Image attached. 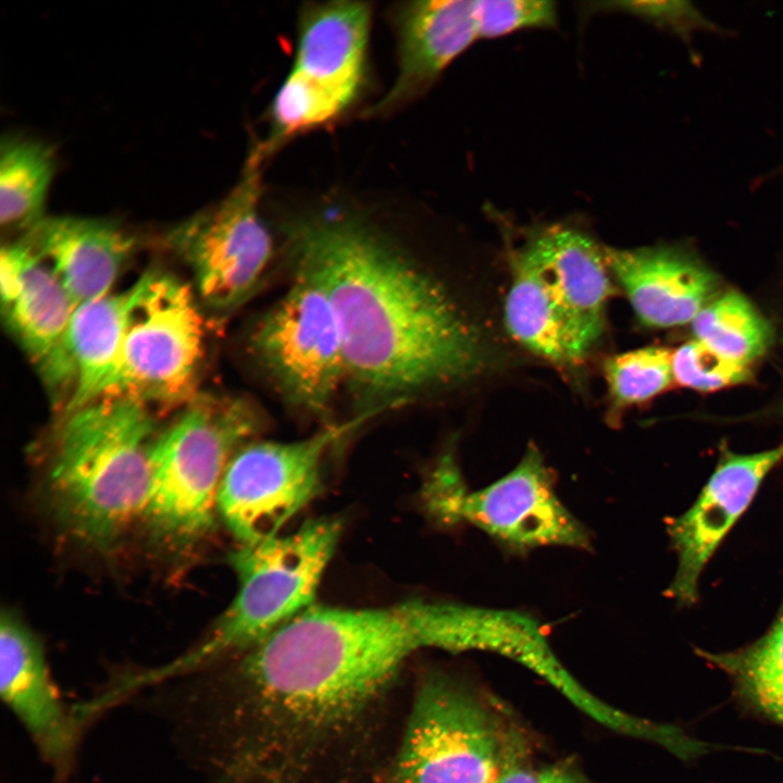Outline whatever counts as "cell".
<instances>
[{"mask_svg": "<svg viewBox=\"0 0 783 783\" xmlns=\"http://www.w3.org/2000/svg\"><path fill=\"white\" fill-rule=\"evenodd\" d=\"M418 651L413 626L393 608L321 605L235 656L197 693L219 783H341Z\"/></svg>", "mask_w": 783, "mask_h": 783, "instance_id": "cell-1", "label": "cell"}, {"mask_svg": "<svg viewBox=\"0 0 783 783\" xmlns=\"http://www.w3.org/2000/svg\"><path fill=\"white\" fill-rule=\"evenodd\" d=\"M284 233L296 273L315 282L335 311L346 381L373 408L485 365L480 331L447 290L364 220L312 214Z\"/></svg>", "mask_w": 783, "mask_h": 783, "instance_id": "cell-2", "label": "cell"}, {"mask_svg": "<svg viewBox=\"0 0 783 783\" xmlns=\"http://www.w3.org/2000/svg\"><path fill=\"white\" fill-rule=\"evenodd\" d=\"M157 436L151 408L128 397L103 396L62 415L42 481L71 539L105 551L141 519Z\"/></svg>", "mask_w": 783, "mask_h": 783, "instance_id": "cell-3", "label": "cell"}, {"mask_svg": "<svg viewBox=\"0 0 783 783\" xmlns=\"http://www.w3.org/2000/svg\"><path fill=\"white\" fill-rule=\"evenodd\" d=\"M511 261L509 333L552 363H581L604 331L612 291L604 248L581 229L556 223L531 231Z\"/></svg>", "mask_w": 783, "mask_h": 783, "instance_id": "cell-4", "label": "cell"}, {"mask_svg": "<svg viewBox=\"0 0 783 783\" xmlns=\"http://www.w3.org/2000/svg\"><path fill=\"white\" fill-rule=\"evenodd\" d=\"M343 523L321 518L231 555L238 589L208 635L173 661L136 674L139 687L192 674L259 644L310 608L340 539Z\"/></svg>", "mask_w": 783, "mask_h": 783, "instance_id": "cell-5", "label": "cell"}, {"mask_svg": "<svg viewBox=\"0 0 783 783\" xmlns=\"http://www.w3.org/2000/svg\"><path fill=\"white\" fill-rule=\"evenodd\" d=\"M261 427L260 411L250 400L198 394L158 433L141 517L157 544L183 552L209 535L226 467Z\"/></svg>", "mask_w": 783, "mask_h": 783, "instance_id": "cell-6", "label": "cell"}, {"mask_svg": "<svg viewBox=\"0 0 783 783\" xmlns=\"http://www.w3.org/2000/svg\"><path fill=\"white\" fill-rule=\"evenodd\" d=\"M424 498L436 521L473 525L511 552L549 546L591 548L589 533L560 501L554 473L534 445L511 471L476 490L469 489L448 452L432 472Z\"/></svg>", "mask_w": 783, "mask_h": 783, "instance_id": "cell-7", "label": "cell"}, {"mask_svg": "<svg viewBox=\"0 0 783 783\" xmlns=\"http://www.w3.org/2000/svg\"><path fill=\"white\" fill-rule=\"evenodd\" d=\"M512 723L461 680L432 671L420 680L390 783H493Z\"/></svg>", "mask_w": 783, "mask_h": 783, "instance_id": "cell-8", "label": "cell"}, {"mask_svg": "<svg viewBox=\"0 0 783 783\" xmlns=\"http://www.w3.org/2000/svg\"><path fill=\"white\" fill-rule=\"evenodd\" d=\"M371 9L359 1L302 9L293 67L271 107L266 156L287 139L324 125L355 101L364 75Z\"/></svg>", "mask_w": 783, "mask_h": 783, "instance_id": "cell-9", "label": "cell"}, {"mask_svg": "<svg viewBox=\"0 0 783 783\" xmlns=\"http://www.w3.org/2000/svg\"><path fill=\"white\" fill-rule=\"evenodd\" d=\"M203 357L204 324L190 287L149 272L101 397H128L150 408L185 407L198 395Z\"/></svg>", "mask_w": 783, "mask_h": 783, "instance_id": "cell-10", "label": "cell"}, {"mask_svg": "<svg viewBox=\"0 0 783 783\" xmlns=\"http://www.w3.org/2000/svg\"><path fill=\"white\" fill-rule=\"evenodd\" d=\"M262 145L248 157L234 188L216 204L170 229L166 248L190 269L201 300L225 313L250 297L273 254V241L259 213Z\"/></svg>", "mask_w": 783, "mask_h": 783, "instance_id": "cell-11", "label": "cell"}, {"mask_svg": "<svg viewBox=\"0 0 783 783\" xmlns=\"http://www.w3.org/2000/svg\"><path fill=\"white\" fill-rule=\"evenodd\" d=\"M378 411H363L296 442L243 445L229 460L217 495V514L239 545L277 536L320 493L323 461L331 447Z\"/></svg>", "mask_w": 783, "mask_h": 783, "instance_id": "cell-12", "label": "cell"}, {"mask_svg": "<svg viewBox=\"0 0 783 783\" xmlns=\"http://www.w3.org/2000/svg\"><path fill=\"white\" fill-rule=\"evenodd\" d=\"M251 350L284 398L325 413L346 381L343 339L324 290L296 273L287 293L257 324Z\"/></svg>", "mask_w": 783, "mask_h": 783, "instance_id": "cell-13", "label": "cell"}, {"mask_svg": "<svg viewBox=\"0 0 783 783\" xmlns=\"http://www.w3.org/2000/svg\"><path fill=\"white\" fill-rule=\"evenodd\" d=\"M545 9L537 0H424L398 9V73L370 113H387L428 86L481 39L540 28Z\"/></svg>", "mask_w": 783, "mask_h": 783, "instance_id": "cell-14", "label": "cell"}, {"mask_svg": "<svg viewBox=\"0 0 783 783\" xmlns=\"http://www.w3.org/2000/svg\"><path fill=\"white\" fill-rule=\"evenodd\" d=\"M0 294L10 331L53 396L65 398V407L75 381L69 348L75 303L50 268L20 240L1 249Z\"/></svg>", "mask_w": 783, "mask_h": 783, "instance_id": "cell-15", "label": "cell"}, {"mask_svg": "<svg viewBox=\"0 0 783 783\" xmlns=\"http://www.w3.org/2000/svg\"><path fill=\"white\" fill-rule=\"evenodd\" d=\"M783 459V443L754 453L721 448L717 465L693 505L669 519L678 557L666 594L681 606L697 600L699 577L728 532L748 508L765 477Z\"/></svg>", "mask_w": 783, "mask_h": 783, "instance_id": "cell-16", "label": "cell"}, {"mask_svg": "<svg viewBox=\"0 0 783 783\" xmlns=\"http://www.w3.org/2000/svg\"><path fill=\"white\" fill-rule=\"evenodd\" d=\"M0 694L44 759L65 773L82 723L60 697L41 642L11 611H3L0 622Z\"/></svg>", "mask_w": 783, "mask_h": 783, "instance_id": "cell-17", "label": "cell"}, {"mask_svg": "<svg viewBox=\"0 0 783 783\" xmlns=\"http://www.w3.org/2000/svg\"><path fill=\"white\" fill-rule=\"evenodd\" d=\"M609 271L641 322L650 327L692 323L718 295V279L696 258L668 246L604 247Z\"/></svg>", "mask_w": 783, "mask_h": 783, "instance_id": "cell-18", "label": "cell"}, {"mask_svg": "<svg viewBox=\"0 0 783 783\" xmlns=\"http://www.w3.org/2000/svg\"><path fill=\"white\" fill-rule=\"evenodd\" d=\"M23 239L50 268L75 306L111 293L136 239L111 220L45 216Z\"/></svg>", "mask_w": 783, "mask_h": 783, "instance_id": "cell-19", "label": "cell"}, {"mask_svg": "<svg viewBox=\"0 0 783 783\" xmlns=\"http://www.w3.org/2000/svg\"><path fill=\"white\" fill-rule=\"evenodd\" d=\"M146 281L147 273L123 291L110 293L75 308L69 332L75 381L62 415L103 395L115 371Z\"/></svg>", "mask_w": 783, "mask_h": 783, "instance_id": "cell-20", "label": "cell"}, {"mask_svg": "<svg viewBox=\"0 0 783 783\" xmlns=\"http://www.w3.org/2000/svg\"><path fill=\"white\" fill-rule=\"evenodd\" d=\"M55 170L51 147L8 136L0 149V220L3 228L27 232L44 217Z\"/></svg>", "mask_w": 783, "mask_h": 783, "instance_id": "cell-21", "label": "cell"}, {"mask_svg": "<svg viewBox=\"0 0 783 783\" xmlns=\"http://www.w3.org/2000/svg\"><path fill=\"white\" fill-rule=\"evenodd\" d=\"M696 652L724 671L748 703L783 722V602L767 632L749 645L731 651Z\"/></svg>", "mask_w": 783, "mask_h": 783, "instance_id": "cell-22", "label": "cell"}, {"mask_svg": "<svg viewBox=\"0 0 783 783\" xmlns=\"http://www.w3.org/2000/svg\"><path fill=\"white\" fill-rule=\"evenodd\" d=\"M691 324L696 340L747 366L766 352L772 338L766 319L735 290L717 295Z\"/></svg>", "mask_w": 783, "mask_h": 783, "instance_id": "cell-23", "label": "cell"}, {"mask_svg": "<svg viewBox=\"0 0 783 783\" xmlns=\"http://www.w3.org/2000/svg\"><path fill=\"white\" fill-rule=\"evenodd\" d=\"M672 352L650 346L608 358L604 372L614 407L642 403L669 389L675 383Z\"/></svg>", "mask_w": 783, "mask_h": 783, "instance_id": "cell-24", "label": "cell"}, {"mask_svg": "<svg viewBox=\"0 0 783 783\" xmlns=\"http://www.w3.org/2000/svg\"><path fill=\"white\" fill-rule=\"evenodd\" d=\"M675 383L697 391H716L747 382L749 366L724 358L698 340L683 344L672 352Z\"/></svg>", "mask_w": 783, "mask_h": 783, "instance_id": "cell-25", "label": "cell"}, {"mask_svg": "<svg viewBox=\"0 0 783 783\" xmlns=\"http://www.w3.org/2000/svg\"><path fill=\"white\" fill-rule=\"evenodd\" d=\"M594 9L624 12L683 38L691 37L695 32L716 30L714 24L689 1L605 2L597 3Z\"/></svg>", "mask_w": 783, "mask_h": 783, "instance_id": "cell-26", "label": "cell"}, {"mask_svg": "<svg viewBox=\"0 0 783 783\" xmlns=\"http://www.w3.org/2000/svg\"><path fill=\"white\" fill-rule=\"evenodd\" d=\"M493 783H542L529 757V747L521 732L512 725L500 769Z\"/></svg>", "mask_w": 783, "mask_h": 783, "instance_id": "cell-27", "label": "cell"}, {"mask_svg": "<svg viewBox=\"0 0 783 783\" xmlns=\"http://www.w3.org/2000/svg\"><path fill=\"white\" fill-rule=\"evenodd\" d=\"M542 783H589L580 774L564 766H554L542 770Z\"/></svg>", "mask_w": 783, "mask_h": 783, "instance_id": "cell-28", "label": "cell"}]
</instances>
